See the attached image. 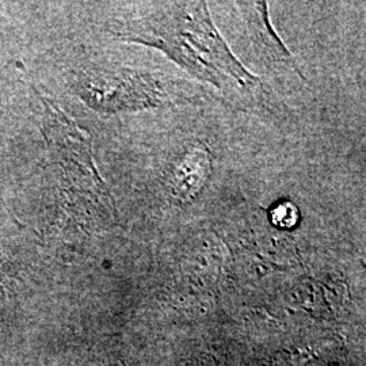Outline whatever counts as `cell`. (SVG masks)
I'll use <instances>...</instances> for the list:
<instances>
[{
    "label": "cell",
    "instance_id": "5b68a950",
    "mask_svg": "<svg viewBox=\"0 0 366 366\" xmlns=\"http://www.w3.org/2000/svg\"><path fill=\"white\" fill-rule=\"evenodd\" d=\"M210 170L209 151L204 145L192 147L172 171V194L183 202L194 199L208 182Z\"/></svg>",
    "mask_w": 366,
    "mask_h": 366
},
{
    "label": "cell",
    "instance_id": "3957f363",
    "mask_svg": "<svg viewBox=\"0 0 366 366\" xmlns=\"http://www.w3.org/2000/svg\"><path fill=\"white\" fill-rule=\"evenodd\" d=\"M45 134L53 157L59 159L64 172L68 175H79L81 184L90 189L92 196L110 209V196L107 194L105 184L101 181L92 163L89 140L80 133L75 124L64 116L63 112L51 105H48Z\"/></svg>",
    "mask_w": 366,
    "mask_h": 366
},
{
    "label": "cell",
    "instance_id": "277c9868",
    "mask_svg": "<svg viewBox=\"0 0 366 366\" xmlns=\"http://www.w3.org/2000/svg\"><path fill=\"white\" fill-rule=\"evenodd\" d=\"M240 10L246 18L254 48L263 61L267 66L297 72L301 76L293 56L270 25L266 1H243Z\"/></svg>",
    "mask_w": 366,
    "mask_h": 366
},
{
    "label": "cell",
    "instance_id": "8992f818",
    "mask_svg": "<svg viewBox=\"0 0 366 366\" xmlns=\"http://www.w3.org/2000/svg\"><path fill=\"white\" fill-rule=\"evenodd\" d=\"M272 220L280 228H293L299 222V209L289 201L281 202L272 210Z\"/></svg>",
    "mask_w": 366,
    "mask_h": 366
},
{
    "label": "cell",
    "instance_id": "6da1fadb",
    "mask_svg": "<svg viewBox=\"0 0 366 366\" xmlns=\"http://www.w3.org/2000/svg\"><path fill=\"white\" fill-rule=\"evenodd\" d=\"M152 11L119 27L118 36L166 53L197 79L237 104L261 98L264 86L237 61L204 1L155 4Z\"/></svg>",
    "mask_w": 366,
    "mask_h": 366
},
{
    "label": "cell",
    "instance_id": "7a4b0ae2",
    "mask_svg": "<svg viewBox=\"0 0 366 366\" xmlns=\"http://www.w3.org/2000/svg\"><path fill=\"white\" fill-rule=\"evenodd\" d=\"M76 92L98 112H134L164 105L167 94L160 81L133 69H94L81 74Z\"/></svg>",
    "mask_w": 366,
    "mask_h": 366
}]
</instances>
